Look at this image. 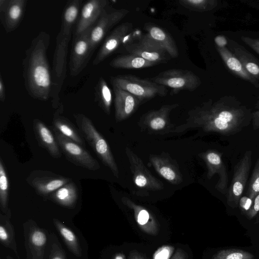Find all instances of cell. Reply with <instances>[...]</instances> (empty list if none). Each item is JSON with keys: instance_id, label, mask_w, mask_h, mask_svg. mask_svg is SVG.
Listing matches in <instances>:
<instances>
[{"instance_id": "6da1fadb", "label": "cell", "mask_w": 259, "mask_h": 259, "mask_svg": "<svg viewBox=\"0 0 259 259\" xmlns=\"http://www.w3.org/2000/svg\"><path fill=\"white\" fill-rule=\"evenodd\" d=\"M251 121L250 109L235 98L224 97L215 102L209 99L191 109L185 122L176 125L172 133L197 130L230 136L241 132Z\"/></svg>"}, {"instance_id": "7a4b0ae2", "label": "cell", "mask_w": 259, "mask_h": 259, "mask_svg": "<svg viewBox=\"0 0 259 259\" xmlns=\"http://www.w3.org/2000/svg\"><path fill=\"white\" fill-rule=\"evenodd\" d=\"M50 35L41 31L32 40L25 51L22 61L24 86L32 98L47 101L51 98L52 79L47 53Z\"/></svg>"}, {"instance_id": "3957f363", "label": "cell", "mask_w": 259, "mask_h": 259, "mask_svg": "<svg viewBox=\"0 0 259 259\" xmlns=\"http://www.w3.org/2000/svg\"><path fill=\"white\" fill-rule=\"evenodd\" d=\"M82 2V0L68 1L63 10L61 28L56 37L53 60L51 98L53 105H57L60 101L59 94L66 74L68 45Z\"/></svg>"}, {"instance_id": "277c9868", "label": "cell", "mask_w": 259, "mask_h": 259, "mask_svg": "<svg viewBox=\"0 0 259 259\" xmlns=\"http://www.w3.org/2000/svg\"><path fill=\"white\" fill-rule=\"evenodd\" d=\"M79 132L103 163L119 177V169L110 148L105 138L97 131L91 119L83 114H74Z\"/></svg>"}, {"instance_id": "5b68a950", "label": "cell", "mask_w": 259, "mask_h": 259, "mask_svg": "<svg viewBox=\"0 0 259 259\" xmlns=\"http://www.w3.org/2000/svg\"><path fill=\"white\" fill-rule=\"evenodd\" d=\"M112 84L128 92L142 103L155 97H164L168 92L167 88L157 84L148 78L141 79L129 74L118 75L110 78Z\"/></svg>"}, {"instance_id": "8992f818", "label": "cell", "mask_w": 259, "mask_h": 259, "mask_svg": "<svg viewBox=\"0 0 259 259\" xmlns=\"http://www.w3.org/2000/svg\"><path fill=\"white\" fill-rule=\"evenodd\" d=\"M149 80L171 90L170 95L187 90L192 92L201 84L200 78L191 71L171 69L160 72Z\"/></svg>"}, {"instance_id": "52a82bcc", "label": "cell", "mask_w": 259, "mask_h": 259, "mask_svg": "<svg viewBox=\"0 0 259 259\" xmlns=\"http://www.w3.org/2000/svg\"><path fill=\"white\" fill-rule=\"evenodd\" d=\"M179 106L178 103L162 105L158 109L151 110L143 114L138 124L150 134L165 135L172 132L176 125L170 122V112Z\"/></svg>"}, {"instance_id": "ba28073f", "label": "cell", "mask_w": 259, "mask_h": 259, "mask_svg": "<svg viewBox=\"0 0 259 259\" xmlns=\"http://www.w3.org/2000/svg\"><path fill=\"white\" fill-rule=\"evenodd\" d=\"M55 136L61 151L68 161L91 170L100 168L98 162L84 147L54 129Z\"/></svg>"}, {"instance_id": "9c48e42d", "label": "cell", "mask_w": 259, "mask_h": 259, "mask_svg": "<svg viewBox=\"0 0 259 259\" xmlns=\"http://www.w3.org/2000/svg\"><path fill=\"white\" fill-rule=\"evenodd\" d=\"M252 165V151H246L243 157L235 165L231 183L227 193V204L232 208L238 206L248 180Z\"/></svg>"}, {"instance_id": "30bf717a", "label": "cell", "mask_w": 259, "mask_h": 259, "mask_svg": "<svg viewBox=\"0 0 259 259\" xmlns=\"http://www.w3.org/2000/svg\"><path fill=\"white\" fill-rule=\"evenodd\" d=\"M125 154L130 163L133 181L138 188L154 191L163 189V183L151 174L141 158L128 147L125 148Z\"/></svg>"}, {"instance_id": "8fae6325", "label": "cell", "mask_w": 259, "mask_h": 259, "mask_svg": "<svg viewBox=\"0 0 259 259\" xmlns=\"http://www.w3.org/2000/svg\"><path fill=\"white\" fill-rule=\"evenodd\" d=\"M123 46L129 54L157 64L166 63L171 59L166 51L147 34L136 41L124 44Z\"/></svg>"}, {"instance_id": "7c38bea8", "label": "cell", "mask_w": 259, "mask_h": 259, "mask_svg": "<svg viewBox=\"0 0 259 259\" xmlns=\"http://www.w3.org/2000/svg\"><path fill=\"white\" fill-rule=\"evenodd\" d=\"M93 27L78 36L73 38L69 63L70 74L73 77L80 73L94 53L90 40V35Z\"/></svg>"}, {"instance_id": "4fadbf2b", "label": "cell", "mask_w": 259, "mask_h": 259, "mask_svg": "<svg viewBox=\"0 0 259 259\" xmlns=\"http://www.w3.org/2000/svg\"><path fill=\"white\" fill-rule=\"evenodd\" d=\"M26 181L37 194L48 197L60 187L72 181V180L51 171L35 170L31 172Z\"/></svg>"}, {"instance_id": "5bb4252c", "label": "cell", "mask_w": 259, "mask_h": 259, "mask_svg": "<svg viewBox=\"0 0 259 259\" xmlns=\"http://www.w3.org/2000/svg\"><path fill=\"white\" fill-rule=\"evenodd\" d=\"M128 13L129 11L124 9L108 11L105 8L90 33V40L93 52L109 30Z\"/></svg>"}, {"instance_id": "9a60e30c", "label": "cell", "mask_w": 259, "mask_h": 259, "mask_svg": "<svg viewBox=\"0 0 259 259\" xmlns=\"http://www.w3.org/2000/svg\"><path fill=\"white\" fill-rule=\"evenodd\" d=\"M199 156L204 161L207 167V178L210 180L214 175L217 174L219 179L215 188L219 192L226 194L229 179L222 154L216 150H208L200 153Z\"/></svg>"}, {"instance_id": "2e32d148", "label": "cell", "mask_w": 259, "mask_h": 259, "mask_svg": "<svg viewBox=\"0 0 259 259\" xmlns=\"http://www.w3.org/2000/svg\"><path fill=\"white\" fill-rule=\"evenodd\" d=\"M108 5L106 0H90L82 6L74 29L73 38L76 37L93 27Z\"/></svg>"}, {"instance_id": "e0dca14e", "label": "cell", "mask_w": 259, "mask_h": 259, "mask_svg": "<svg viewBox=\"0 0 259 259\" xmlns=\"http://www.w3.org/2000/svg\"><path fill=\"white\" fill-rule=\"evenodd\" d=\"M149 159L155 171L169 183L179 185L183 182L178 163L168 153L162 152L160 154H150Z\"/></svg>"}, {"instance_id": "ac0fdd59", "label": "cell", "mask_w": 259, "mask_h": 259, "mask_svg": "<svg viewBox=\"0 0 259 259\" xmlns=\"http://www.w3.org/2000/svg\"><path fill=\"white\" fill-rule=\"evenodd\" d=\"M27 0H0L1 21L7 33L16 30L25 13Z\"/></svg>"}, {"instance_id": "d6986e66", "label": "cell", "mask_w": 259, "mask_h": 259, "mask_svg": "<svg viewBox=\"0 0 259 259\" xmlns=\"http://www.w3.org/2000/svg\"><path fill=\"white\" fill-rule=\"evenodd\" d=\"M132 27L133 25L130 22H124L116 26L104 40L93 60V64L98 65L112 55L122 44Z\"/></svg>"}, {"instance_id": "ffe728a7", "label": "cell", "mask_w": 259, "mask_h": 259, "mask_svg": "<svg viewBox=\"0 0 259 259\" xmlns=\"http://www.w3.org/2000/svg\"><path fill=\"white\" fill-rule=\"evenodd\" d=\"M114 94L115 118L120 122L130 117L142 103L135 96L112 84Z\"/></svg>"}, {"instance_id": "44dd1931", "label": "cell", "mask_w": 259, "mask_h": 259, "mask_svg": "<svg viewBox=\"0 0 259 259\" xmlns=\"http://www.w3.org/2000/svg\"><path fill=\"white\" fill-rule=\"evenodd\" d=\"M121 201L123 204L133 210L135 220L143 232L153 236L158 234V223L154 217L147 209L136 204L125 196L121 198Z\"/></svg>"}, {"instance_id": "7402d4cb", "label": "cell", "mask_w": 259, "mask_h": 259, "mask_svg": "<svg viewBox=\"0 0 259 259\" xmlns=\"http://www.w3.org/2000/svg\"><path fill=\"white\" fill-rule=\"evenodd\" d=\"M33 125L35 137L39 145L45 149L53 157L60 158L62 156L60 148L55 136L50 129L38 119L34 120Z\"/></svg>"}, {"instance_id": "603a6c76", "label": "cell", "mask_w": 259, "mask_h": 259, "mask_svg": "<svg viewBox=\"0 0 259 259\" xmlns=\"http://www.w3.org/2000/svg\"><path fill=\"white\" fill-rule=\"evenodd\" d=\"M144 29L147 31L146 34L165 50L171 58L178 57L179 51L177 45L163 28L152 23H146Z\"/></svg>"}, {"instance_id": "cb8c5ba5", "label": "cell", "mask_w": 259, "mask_h": 259, "mask_svg": "<svg viewBox=\"0 0 259 259\" xmlns=\"http://www.w3.org/2000/svg\"><path fill=\"white\" fill-rule=\"evenodd\" d=\"M231 52L239 60L243 67L259 84V61L243 46L228 39Z\"/></svg>"}, {"instance_id": "d4e9b609", "label": "cell", "mask_w": 259, "mask_h": 259, "mask_svg": "<svg viewBox=\"0 0 259 259\" xmlns=\"http://www.w3.org/2000/svg\"><path fill=\"white\" fill-rule=\"evenodd\" d=\"M78 195V187L72 181L53 192L48 198L60 205L73 208L76 205Z\"/></svg>"}, {"instance_id": "484cf974", "label": "cell", "mask_w": 259, "mask_h": 259, "mask_svg": "<svg viewBox=\"0 0 259 259\" xmlns=\"http://www.w3.org/2000/svg\"><path fill=\"white\" fill-rule=\"evenodd\" d=\"M217 49L224 62L232 73L249 81L255 87H259L258 83L248 74L239 60L231 51L227 47H217Z\"/></svg>"}, {"instance_id": "4316f807", "label": "cell", "mask_w": 259, "mask_h": 259, "mask_svg": "<svg viewBox=\"0 0 259 259\" xmlns=\"http://www.w3.org/2000/svg\"><path fill=\"white\" fill-rule=\"evenodd\" d=\"M157 65V63L148 61L139 56L132 55L118 56L109 63L111 67L116 69H138L149 67Z\"/></svg>"}, {"instance_id": "83f0119b", "label": "cell", "mask_w": 259, "mask_h": 259, "mask_svg": "<svg viewBox=\"0 0 259 259\" xmlns=\"http://www.w3.org/2000/svg\"><path fill=\"white\" fill-rule=\"evenodd\" d=\"M54 129L83 147H85L84 139L72 122L66 117L55 115L53 121Z\"/></svg>"}, {"instance_id": "f1b7e54d", "label": "cell", "mask_w": 259, "mask_h": 259, "mask_svg": "<svg viewBox=\"0 0 259 259\" xmlns=\"http://www.w3.org/2000/svg\"><path fill=\"white\" fill-rule=\"evenodd\" d=\"M95 101L107 114H110L112 102V92L105 79L101 76L95 87Z\"/></svg>"}, {"instance_id": "f546056e", "label": "cell", "mask_w": 259, "mask_h": 259, "mask_svg": "<svg viewBox=\"0 0 259 259\" xmlns=\"http://www.w3.org/2000/svg\"><path fill=\"white\" fill-rule=\"evenodd\" d=\"M8 217L1 214L0 240L1 243L12 249L18 255L13 226Z\"/></svg>"}, {"instance_id": "4dcf8cb0", "label": "cell", "mask_w": 259, "mask_h": 259, "mask_svg": "<svg viewBox=\"0 0 259 259\" xmlns=\"http://www.w3.org/2000/svg\"><path fill=\"white\" fill-rule=\"evenodd\" d=\"M9 197V181L5 165L0 158V206L2 211L6 215L11 217L8 207Z\"/></svg>"}, {"instance_id": "1f68e13d", "label": "cell", "mask_w": 259, "mask_h": 259, "mask_svg": "<svg viewBox=\"0 0 259 259\" xmlns=\"http://www.w3.org/2000/svg\"><path fill=\"white\" fill-rule=\"evenodd\" d=\"M54 221L56 228L69 249L75 255L80 256L81 254V249L78 239L74 233L57 220L54 219Z\"/></svg>"}, {"instance_id": "d6a6232c", "label": "cell", "mask_w": 259, "mask_h": 259, "mask_svg": "<svg viewBox=\"0 0 259 259\" xmlns=\"http://www.w3.org/2000/svg\"><path fill=\"white\" fill-rule=\"evenodd\" d=\"M179 3L190 10L200 12L211 11L218 5L216 0H180Z\"/></svg>"}, {"instance_id": "836d02e7", "label": "cell", "mask_w": 259, "mask_h": 259, "mask_svg": "<svg viewBox=\"0 0 259 259\" xmlns=\"http://www.w3.org/2000/svg\"><path fill=\"white\" fill-rule=\"evenodd\" d=\"M254 255L249 252L236 248L220 250L212 257V259H254Z\"/></svg>"}, {"instance_id": "e575fe53", "label": "cell", "mask_w": 259, "mask_h": 259, "mask_svg": "<svg viewBox=\"0 0 259 259\" xmlns=\"http://www.w3.org/2000/svg\"><path fill=\"white\" fill-rule=\"evenodd\" d=\"M29 238L30 243L37 255V258L42 259L41 251L47 241L46 234L40 229H35L31 231Z\"/></svg>"}, {"instance_id": "d590c367", "label": "cell", "mask_w": 259, "mask_h": 259, "mask_svg": "<svg viewBox=\"0 0 259 259\" xmlns=\"http://www.w3.org/2000/svg\"><path fill=\"white\" fill-rule=\"evenodd\" d=\"M258 193H259V157L257 158L252 170L247 196L254 200Z\"/></svg>"}, {"instance_id": "8d00e7d4", "label": "cell", "mask_w": 259, "mask_h": 259, "mask_svg": "<svg viewBox=\"0 0 259 259\" xmlns=\"http://www.w3.org/2000/svg\"><path fill=\"white\" fill-rule=\"evenodd\" d=\"M174 250V247L164 245L158 248L154 252L153 259H169Z\"/></svg>"}, {"instance_id": "74e56055", "label": "cell", "mask_w": 259, "mask_h": 259, "mask_svg": "<svg viewBox=\"0 0 259 259\" xmlns=\"http://www.w3.org/2000/svg\"><path fill=\"white\" fill-rule=\"evenodd\" d=\"M253 200L247 196H241L239 199L238 206L243 214H245L250 209L253 204Z\"/></svg>"}, {"instance_id": "f35d334b", "label": "cell", "mask_w": 259, "mask_h": 259, "mask_svg": "<svg viewBox=\"0 0 259 259\" xmlns=\"http://www.w3.org/2000/svg\"><path fill=\"white\" fill-rule=\"evenodd\" d=\"M259 212V193L255 197L250 209L245 213L249 220L252 219Z\"/></svg>"}, {"instance_id": "ab89813d", "label": "cell", "mask_w": 259, "mask_h": 259, "mask_svg": "<svg viewBox=\"0 0 259 259\" xmlns=\"http://www.w3.org/2000/svg\"><path fill=\"white\" fill-rule=\"evenodd\" d=\"M241 39L259 55V38H254L242 36L241 37Z\"/></svg>"}, {"instance_id": "60d3db41", "label": "cell", "mask_w": 259, "mask_h": 259, "mask_svg": "<svg viewBox=\"0 0 259 259\" xmlns=\"http://www.w3.org/2000/svg\"><path fill=\"white\" fill-rule=\"evenodd\" d=\"M217 47L224 48L228 45V39L224 35H218L214 38Z\"/></svg>"}, {"instance_id": "b9f144b4", "label": "cell", "mask_w": 259, "mask_h": 259, "mask_svg": "<svg viewBox=\"0 0 259 259\" xmlns=\"http://www.w3.org/2000/svg\"><path fill=\"white\" fill-rule=\"evenodd\" d=\"M251 121L253 130L259 131V109L252 113Z\"/></svg>"}, {"instance_id": "7bdbcfd3", "label": "cell", "mask_w": 259, "mask_h": 259, "mask_svg": "<svg viewBox=\"0 0 259 259\" xmlns=\"http://www.w3.org/2000/svg\"><path fill=\"white\" fill-rule=\"evenodd\" d=\"M6 99V88L2 74H0V100L4 102Z\"/></svg>"}, {"instance_id": "ee69618b", "label": "cell", "mask_w": 259, "mask_h": 259, "mask_svg": "<svg viewBox=\"0 0 259 259\" xmlns=\"http://www.w3.org/2000/svg\"><path fill=\"white\" fill-rule=\"evenodd\" d=\"M170 259H186L185 252L181 249H178Z\"/></svg>"}, {"instance_id": "f6af8a7d", "label": "cell", "mask_w": 259, "mask_h": 259, "mask_svg": "<svg viewBox=\"0 0 259 259\" xmlns=\"http://www.w3.org/2000/svg\"><path fill=\"white\" fill-rule=\"evenodd\" d=\"M129 259H146L143 255L137 251H133L130 254Z\"/></svg>"}, {"instance_id": "bcb514c9", "label": "cell", "mask_w": 259, "mask_h": 259, "mask_svg": "<svg viewBox=\"0 0 259 259\" xmlns=\"http://www.w3.org/2000/svg\"><path fill=\"white\" fill-rule=\"evenodd\" d=\"M51 259H65L64 255L59 250H56L51 255Z\"/></svg>"}, {"instance_id": "7dc6e473", "label": "cell", "mask_w": 259, "mask_h": 259, "mask_svg": "<svg viewBox=\"0 0 259 259\" xmlns=\"http://www.w3.org/2000/svg\"><path fill=\"white\" fill-rule=\"evenodd\" d=\"M113 259H125V257L124 254L118 253L114 255Z\"/></svg>"}, {"instance_id": "c3c4849f", "label": "cell", "mask_w": 259, "mask_h": 259, "mask_svg": "<svg viewBox=\"0 0 259 259\" xmlns=\"http://www.w3.org/2000/svg\"><path fill=\"white\" fill-rule=\"evenodd\" d=\"M255 108L256 109H259V98H258V100L257 101V102H256V103L255 104Z\"/></svg>"}, {"instance_id": "681fc988", "label": "cell", "mask_w": 259, "mask_h": 259, "mask_svg": "<svg viewBox=\"0 0 259 259\" xmlns=\"http://www.w3.org/2000/svg\"><path fill=\"white\" fill-rule=\"evenodd\" d=\"M7 259H14V258H12V257H11L10 256H7Z\"/></svg>"}]
</instances>
